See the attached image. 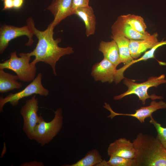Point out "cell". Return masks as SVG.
<instances>
[{
	"label": "cell",
	"instance_id": "23",
	"mask_svg": "<svg viewBox=\"0 0 166 166\" xmlns=\"http://www.w3.org/2000/svg\"><path fill=\"white\" fill-rule=\"evenodd\" d=\"M149 122L152 124L157 132L156 139L160 141L164 147L166 148V128L162 127L160 124L158 123L151 116L150 117Z\"/></svg>",
	"mask_w": 166,
	"mask_h": 166
},
{
	"label": "cell",
	"instance_id": "6",
	"mask_svg": "<svg viewBox=\"0 0 166 166\" xmlns=\"http://www.w3.org/2000/svg\"><path fill=\"white\" fill-rule=\"evenodd\" d=\"M42 75L39 73L35 78L21 91L15 93H10L5 97H0V112L3 111L5 105L10 103L13 106L17 105L21 99L33 94L47 96L49 94V90L42 85Z\"/></svg>",
	"mask_w": 166,
	"mask_h": 166
},
{
	"label": "cell",
	"instance_id": "9",
	"mask_svg": "<svg viewBox=\"0 0 166 166\" xmlns=\"http://www.w3.org/2000/svg\"><path fill=\"white\" fill-rule=\"evenodd\" d=\"M103 107L108 110L110 114L107 117L112 119L117 116L122 115L133 117L137 119L141 123L144 122L145 119L152 116V113L159 109H166V103L162 101L156 102L153 100L150 105L147 106L142 107L140 108L135 110V113L132 114H125L118 113L114 111L109 105L105 103Z\"/></svg>",
	"mask_w": 166,
	"mask_h": 166
},
{
	"label": "cell",
	"instance_id": "15",
	"mask_svg": "<svg viewBox=\"0 0 166 166\" xmlns=\"http://www.w3.org/2000/svg\"><path fill=\"white\" fill-rule=\"evenodd\" d=\"M74 14L77 15L84 22L87 37L93 35L96 28V18L92 7L88 6L75 10Z\"/></svg>",
	"mask_w": 166,
	"mask_h": 166
},
{
	"label": "cell",
	"instance_id": "18",
	"mask_svg": "<svg viewBox=\"0 0 166 166\" xmlns=\"http://www.w3.org/2000/svg\"><path fill=\"white\" fill-rule=\"evenodd\" d=\"M18 77L10 73L5 72L4 69H0V92L5 93L18 89L22 87V84L19 82Z\"/></svg>",
	"mask_w": 166,
	"mask_h": 166
},
{
	"label": "cell",
	"instance_id": "12",
	"mask_svg": "<svg viewBox=\"0 0 166 166\" xmlns=\"http://www.w3.org/2000/svg\"><path fill=\"white\" fill-rule=\"evenodd\" d=\"M110 156H118L134 159L135 149L133 142L125 138H121L111 143L107 149Z\"/></svg>",
	"mask_w": 166,
	"mask_h": 166
},
{
	"label": "cell",
	"instance_id": "17",
	"mask_svg": "<svg viewBox=\"0 0 166 166\" xmlns=\"http://www.w3.org/2000/svg\"><path fill=\"white\" fill-rule=\"evenodd\" d=\"M164 45H166V40H164L163 39L161 41L159 42L155 45L150 49L149 50L146 52L140 58L134 59L130 63L117 69L114 81L115 84H117L119 83L122 79L125 78L124 76V73L130 66L135 63L141 61H145L149 59L155 58L154 53L156 49L159 47Z\"/></svg>",
	"mask_w": 166,
	"mask_h": 166
},
{
	"label": "cell",
	"instance_id": "19",
	"mask_svg": "<svg viewBox=\"0 0 166 166\" xmlns=\"http://www.w3.org/2000/svg\"><path fill=\"white\" fill-rule=\"evenodd\" d=\"M112 39L117 43L118 48L120 62L124 65L134 59L131 56L129 45L130 39L123 36H112Z\"/></svg>",
	"mask_w": 166,
	"mask_h": 166
},
{
	"label": "cell",
	"instance_id": "24",
	"mask_svg": "<svg viewBox=\"0 0 166 166\" xmlns=\"http://www.w3.org/2000/svg\"><path fill=\"white\" fill-rule=\"evenodd\" d=\"M89 0H73L72 8L74 10L79 8L88 6Z\"/></svg>",
	"mask_w": 166,
	"mask_h": 166
},
{
	"label": "cell",
	"instance_id": "13",
	"mask_svg": "<svg viewBox=\"0 0 166 166\" xmlns=\"http://www.w3.org/2000/svg\"><path fill=\"white\" fill-rule=\"evenodd\" d=\"M111 30L112 36H123L129 39H144L151 35L149 33L144 34L136 31L126 22L121 16L118 17L113 24Z\"/></svg>",
	"mask_w": 166,
	"mask_h": 166
},
{
	"label": "cell",
	"instance_id": "20",
	"mask_svg": "<svg viewBox=\"0 0 166 166\" xmlns=\"http://www.w3.org/2000/svg\"><path fill=\"white\" fill-rule=\"evenodd\" d=\"M122 19L133 29L141 33L149 34L146 31L147 26L143 18L140 16L128 14L121 15Z\"/></svg>",
	"mask_w": 166,
	"mask_h": 166
},
{
	"label": "cell",
	"instance_id": "4",
	"mask_svg": "<svg viewBox=\"0 0 166 166\" xmlns=\"http://www.w3.org/2000/svg\"><path fill=\"white\" fill-rule=\"evenodd\" d=\"M124 79L123 83L128 87V89L123 93L114 96L113 99L115 100L121 99L126 96L132 94H135L138 96L144 105L145 104L146 100L149 98L152 100L164 99L163 97L155 94L149 95L148 91L152 87H156L161 84H166V79L164 74L151 77L146 81L140 83L135 82L129 79L125 78Z\"/></svg>",
	"mask_w": 166,
	"mask_h": 166
},
{
	"label": "cell",
	"instance_id": "26",
	"mask_svg": "<svg viewBox=\"0 0 166 166\" xmlns=\"http://www.w3.org/2000/svg\"><path fill=\"white\" fill-rule=\"evenodd\" d=\"M24 0H13V8L16 9H19L22 6Z\"/></svg>",
	"mask_w": 166,
	"mask_h": 166
},
{
	"label": "cell",
	"instance_id": "1",
	"mask_svg": "<svg viewBox=\"0 0 166 166\" xmlns=\"http://www.w3.org/2000/svg\"><path fill=\"white\" fill-rule=\"evenodd\" d=\"M26 22L38 40L35 48L32 52L29 53L31 57H35L31 63L36 65L38 62H42L49 64L52 68L53 74L56 76L55 67L57 62L61 57L73 53V48L70 46L61 47L58 46L61 39L60 38L54 39V27L51 23L49 25L46 30L40 31L35 27L32 18H29Z\"/></svg>",
	"mask_w": 166,
	"mask_h": 166
},
{
	"label": "cell",
	"instance_id": "21",
	"mask_svg": "<svg viewBox=\"0 0 166 166\" xmlns=\"http://www.w3.org/2000/svg\"><path fill=\"white\" fill-rule=\"evenodd\" d=\"M103 160L99 151L95 149L90 151L85 156L76 163L70 166H97Z\"/></svg>",
	"mask_w": 166,
	"mask_h": 166
},
{
	"label": "cell",
	"instance_id": "25",
	"mask_svg": "<svg viewBox=\"0 0 166 166\" xmlns=\"http://www.w3.org/2000/svg\"><path fill=\"white\" fill-rule=\"evenodd\" d=\"M3 2V10L11 9L13 8V0H1Z\"/></svg>",
	"mask_w": 166,
	"mask_h": 166
},
{
	"label": "cell",
	"instance_id": "16",
	"mask_svg": "<svg viewBox=\"0 0 166 166\" xmlns=\"http://www.w3.org/2000/svg\"><path fill=\"white\" fill-rule=\"evenodd\" d=\"M98 50L102 53L104 58L116 66L121 63L118 45L114 40L109 42L101 41L100 43Z\"/></svg>",
	"mask_w": 166,
	"mask_h": 166
},
{
	"label": "cell",
	"instance_id": "14",
	"mask_svg": "<svg viewBox=\"0 0 166 166\" xmlns=\"http://www.w3.org/2000/svg\"><path fill=\"white\" fill-rule=\"evenodd\" d=\"M158 34L155 33L148 38L142 39H130L129 47L132 57L134 59H137L147 50L151 49L159 42Z\"/></svg>",
	"mask_w": 166,
	"mask_h": 166
},
{
	"label": "cell",
	"instance_id": "22",
	"mask_svg": "<svg viewBox=\"0 0 166 166\" xmlns=\"http://www.w3.org/2000/svg\"><path fill=\"white\" fill-rule=\"evenodd\" d=\"M107 166H136V162L134 159L128 158L118 156H110L106 161Z\"/></svg>",
	"mask_w": 166,
	"mask_h": 166
},
{
	"label": "cell",
	"instance_id": "2",
	"mask_svg": "<svg viewBox=\"0 0 166 166\" xmlns=\"http://www.w3.org/2000/svg\"><path fill=\"white\" fill-rule=\"evenodd\" d=\"M132 142L136 166H166V148L156 138L140 132Z\"/></svg>",
	"mask_w": 166,
	"mask_h": 166
},
{
	"label": "cell",
	"instance_id": "11",
	"mask_svg": "<svg viewBox=\"0 0 166 166\" xmlns=\"http://www.w3.org/2000/svg\"><path fill=\"white\" fill-rule=\"evenodd\" d=\"M73 0H53L47 9L53 14L54 19L51 23L55 27L62 20L74 14Z\"/></svg>",
	"mask_w": 166,
	"mask_h": 166
},
{
	"label": "cell",
	"instance_id": "8",
	"mask_svg": "<svg viewBox=\"0 0 166 166\" xmlns=\"http://www.w3.org/2000/svg\"><path fill=\"white\" fill-rule=\"evenodd\" d=\"M34 35L32 29L27 24L21 27L7 25L2 26L0 29V54L4 52L10 41L20 36H26L28 41L25 45L27 46L31 45L34 42Z\"/></svg>",
	"mask_w": 166,
	"mask_h": 166
},
{
	"label": "cell",
	"instance_id": "3",
	"mask_svg": "<svg viewBox=\"0 0 166 166\" xmlns=\"http://www.w3.org/2000/svg\"><path fill=\"white\" fill-rule=\"evenodd\" d=\"M19 57L15 51L10 53V58L0 63V69H5L14 72L21 81H32L35 77L36 65L30 61L31 56L29 53H20Z\"/></svg>",
	"mask_w": 166,
	"mask_h": 166
},
{
	"label": "cell",
	"instance_id": "10",
	"mask_svg": "<svg viewBox=\"0 0 166 166\" xmlns=\"http://www.w3.org/2000/svg\"><path fill=\"white\" fill-rule=\"evenodd\" d=\"M116 67L109 61L104 58L101 61L93 66L91 75L95 81L111 83L114 81L117 70Z\"/></svg>",
	"mask_w": 166,
	"mask_h": 166
},
{
	"label": "cell",
	"instance_id": "5",
	"mask_svg": "<svg viewBox=\"0 0 166 166\" xmlns=\"http://www.w3.org/2000/svg\"><path fill=\"white\" fill-rule=\"evenodd\" d=\"M63 111L59 108L54 111V117L50 121L46 122L40 116L36 127L34 140L43 146L51 141L61 130L63 123Z\"/></svg>",
	"mask_w": 166,
	"mask_h": 166
},
{
	"label": "cell",
	"instance_id": "7",
	"mask_svg": "<svg viewBox=\"0 0 166 166\" xmlns=\"http://www.w3.org/2000/svg\"><path fill=\"white\" fill-rule=\"evenodd\" d=\"M38 108V101L34 95L26 101L20 110L23 120V131L31 140H34L35 129L39 122L40 116L37 114Z\"/></svg>",
	"mask_w": 166,
	"mask_h": 166
}]
</instances>
